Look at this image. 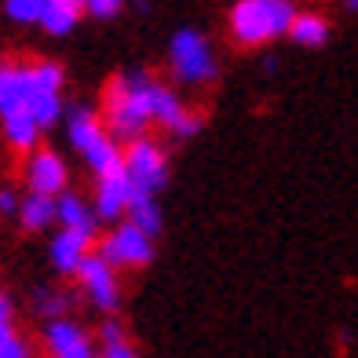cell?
Returning <instances> with one entry per match:
<instances>
[{
    "label": "cell",
    "instance_id": "1",
    "mask_svg": "<svg viewBox=\"0 0 358 358\" xmlns=\"http://www.w3.org/2000/svg\"><path fill=\"white\" fill-rule=\"evenodd\" d=\"M157 92L161 85L150 73H121L106 85V124H110V136L117 143H136L143 139V128L154 121V103H157Z\"/></svg>",
    "mask_w": 358,
    "mask_h": 358
},
{
    "label": "cell",
    "instance_id": "2",
    "mask_svg": "<svg viewBox=\"0 0 358 358\" xmlns=\"http://www.w3.org/2000/svg\"><path fill=\"white\" fill-rule=\"evenodd\" d=\"M296 15L292 0H238L231 8V34L241 48H256L289 34Z\"/></svg>",
    "mask_w": 358,
    "mask_h": 358
},
{
    "label": "cell",
    "instance_id": "3",
    "mask_svg": "<svg viewBox=\"0 0 358 358\" xmlns=\"http://www.w3.org/2000/svg\"><path fill=\"white\" fill-rule=\"evenodd\" d=\"M172 59V73L183 80V85H205V80H216V59L208 41L198 34V29H179L172 37L169 48Z\"/></svg>",
    "mask_w": 358,
    "mask_h": 358
},
{
    "label": "cell",
    "instance_id": "4",
    "mask_svg": "<svg viewBox=\"0 0 358 358\" xmlns=\"http://www.w3.org/2000/svg\"><path fill=\"white\" fill-rule=\"evenodd\" d=\"M124 169H128V179L136 187V198H154V194L165 187L169 179V161H165V150L154 143V139H136L128 143L124 150Z\"/></svg>",
    "mask_w": 358,
    "mask_h": 358
},
{
    "label": "cell",
    "instance_id": "5",
    "mask_svg": "<svg viewBox=\"0 0 358 358\" xmlns=\"http://www.w3.org/2000/svg\"><path fill=\"white\" fill-rule=\"evenodd\" d=\"M99 256L110 267H146L154 259V238H146L132 223H121L110 238H103Z\"/></svg>",
    "mask_w": 358,
    "mask_h": 358
},
{
    "label": "cell",
    "instance_id": "6",
    "mask_svg": "<svg viewBox=\"0 0 358 358\" xmlns=\"http://www.w3.org/2000/svg\"><path fill=\"white\" fill-rule=\"evenodd\" d=\"M77 278H80V285H85V292L92 296V303L99 307V311H106V315L117 311V303H121V289H117V278H113V267L106 264V259H103L99 252L88 256L85 264H80Z\"/></svg>",
    "mask_w": 358,
    "mask_h": 358
},
{
    "label": "cell",
    "instance_id": "7",
    "mask_svg": "<svg viewBox=\"0 0 358 358\" xmlns=\"http://www.w3.org/2000/svg\"><path fill=\"white\" fill-rule=\"evenodd\" d=\"M66 161H62L55 150H37L26 165V183L29 194H41V198H55V194L66 190Z\"/></svg>",
    "mask_w": 358,
    "mask_h": 358
},
{
    "label": "cell",
    "instance_id": "8",
    "mask_svg": "<svg viewBox=\"0 0 358 358\" xmlns=\"http://www.w3.org/2000/svg\"><path fill=\"white\" fill-rule=\"evenodd\" d=\"M44 344H48V351H52V358H95L92 336L70 318L48 322L44 325Z\"/></svg>",
    "mask_w": 358,
    "mask_h": 358
},
{
    "label": "cell",
    "instance_id": "9",
    "mask_svg": "<svg viewBox=\"0 0 358 358\" xmlns=\"http://www.w3.org/2000/svg\"><path fill=\"white\" fill-rule=\"evenodd\" d=\"M136 201V187L128 179V169H117L99 179V190H95V213L103 220H117L124 208H132Z\"/></svg>",
    "mask_w": 358,
    "mask_h": 358
},
{
    "label": "cell",
    "instance_id": "10",
    "mask_svg": "<svg viewBox=\"0 0 358 358\" xmlns=\"http://www.w3.org/2000/svg\"><path fill=\"white\" fill-rule=\"evenodd\" d=\"M88 249H92V238H88V234L59 231V234L52 238V264H55V271H62V274H77L80 264H85V259L92 256Z\"/></svg>",
    "mask_w": 358,
    "mask_h": 358
},
{
    "label": "cell",
    "instance_id": "11",
    "mask_svg": "<svg viewBox=\"0 0 358 358\" xmlns=\"http://www.w3.org/2000/svg\"><path fill=\"white\" fill-rule=\"evenodd\" d=\"M106 139V128L99 121V113L88 110V106H73L70 110V143L77 146L80 154H88L95 143Z\"/></svg>",
    "mask_w": 358,
    "mask_h": 358
},
{
    "label": "cell",
    "instance_id": "12",
    "mask_svg": "<svg viewBox=\"0 0 358 358\" xmlns=\"http://www.w3.org/2000/svg\"><path fill=\"white\" fill-rule=\"evenodd\" d=\"M59 223H62V231H77V234L95 238V213L77 194H62L59 198Z\"/></svg>",
    "mask_w": 358,
    "mask_h": 358
},
{
    "label": "cell",
    "instance_id": "13",
    "mask_svg": "<svg viewBox=\"0 0 358 358\" xmlns=\"http://www.w3.org/2000/svg\"><path fill=\"white\" fill-rule=\"evenodd\" d=\"M19 220L26 231H44L48 223L59 220V201L55 198H41V194H29L19 208Z\"/></svg>",
    "mask_w": 358,
    "mask_h": 358
},
{
    "label": "cell",
    "instance_id": "14",
    "mask_svg": "<svg viewBox=\"0 0 358 358\" xmlns=\"http://www.w3.org/2000/svg\"><path fill=\"white\" fill-rule=\"evenodd\" d=\"M80 8L85 4H73V0H48V11H44L41 26L48 29V34H55V37L70 34V29L77 26V19H80Z\"/></svg>",
    "mask_w": 358,
    "mask_h": 358
},
{
    "label": "cell",
    "instance_id": "15",
    "mask_svg": "<svg viewBox=\"0 0 358 358\" xmlns=\"http://www.w3.org/2000/svg\"><path fill=\"white\" fill-rule=\"evenodd\" d=\"M289 37L296 41V44H303V48H322L325 41H329V22H325L322 15L303 11V15H296V22H292Z\"/></svg>",
    "mask_w": 358,
    "mask_h": 358
},
{
    "label": "cell",
    "instance_id": "16",
    "mask_svg": "<svg viewBox=\"0 0 358 358\" xmlns=\"http://www.w3.org/2000/svg\"><path fill=\"white\" fill-rule=\"evenodd\" d=\"M62 113V103H59V92H44L34 85V95H29V117L37 121V128H52Z\"/></svg>",
    "mask_w": 358,
    "mask_h": 358
},
{
    "label": "cell",
    "instance_id": "17",
    "mask_svg": "<svg viewBox=\"0 0 358 358\" xmlns=\"http://www.w3.org/2000/svg\"><path fill=\"white\" fill-rule=\"evenodd\" d=\"M37 121L29 117V113H15V117H4V136L8 143L15 146V150H34V143H37Z\"/></svg>",
    "mask_w": 358,
    "mask_h": 358
},
{
    "label": "cell",
    "instance_id": "18",
    "mask_svg": "<svg viewBox=\"0 0 358 358\" xmlns=\"http://www.w3.org/2000/svg\"><path fill=\"white\" fill-rule=\"evenodd\" d=\"M128 223L139 227L146 238H157L161 234V213H157L154 198H136L132 208H128Z\"/></svg>",
    "mask_w": 358,
    "mask_h": 358
},
{
    "label": "cell",
    "instance_id": "19",
    "mask_svg": "<svg viewBox=\"0 0 358 358\" xmlns=\"http://www.w3.org/2000/svg\"><path fill=\"white\" fill-rule=\"evenodd\" d=\"M70 292H52V289H41L37 292V311L48 318V322H59V318H66L70 311Z\"/></svg>",
    "mask_w": 358,
    "mask_h": 358
},
{
    "label": "cell",
    "instance_id": "20",
    "mask_svg": "<svg viewBox=\"0 0 358 358\" xmlns=\"http://www.w3.org/2000/svg\"><path fill=\"white\" fill-rule=\"evenodd\" d=\"M4 11L15 22H41L44 11H48V0H8Z\"/></svg>",
    "mask_w": 358,
    "mask_h": 358
},
{
    "label": "cell",
    "instance_id": "21",
    "mask_svg": "<svg viewBox=\"0 0 358 358\" xmlns=\"http://www.w3.org/2000/svg\"><path fill=\"white\" fill-rule=\"evenodd\" d=\"M0 358H34V348H29L19 333H11V336L0 340Z\"/></svg>",
    "mask_w": 358,
    "mask_h": 358
},
{
    "label": "cell",
    "instance_id": "22",
    "mask_svg": "<svg viewBox=\"0 0 358 358\" xmlns=\"http://www.w3.org/2000/svg\"><path fill=\"white\" fill-rule=\"evenodd\" d=\"M124 8V0H85V11L95 15V19H113Z\"/></svg>",
    "mask_w": 358,
    "mask_h": 358
},
{
    "label": "cell",
    "instance_id": "23",
    "mask_svg": "<svg viewBox=\"0 0 358 358\" xmlns=\"http://www.w3.org/2000/svg\"><path fill=\"white\" fill-rule=\"evenodd\" d=\"M103 358H139V355L128 340H117V344H103Z\"/></svg>",
    "mask_w": 358,
    "mask_h": 358
},
{
    "label": "cell",
    "instance_id": "24",
    "mask_svg": "<svg viewBox=\"0 0 358 358\" xmlns=\"http://www.w3.org/2000/svg\"><path fill=\"white\" fill-rule=\"evenodd\" d=\"M11 333H15V325H11V300L0 292V340L11 336Z\"/></svg>",
    "mask_w": 358,
    "mask_h": 358
},
{
    "label": "cell",
    "instance_id": "25",
    "mask_svg": "<svg viewBox=\"0 0 358 358\" xmlns=\"http://www.w3.org/2000/svg\"><path fill=\"white\" fill-rule=\"evenodd\" d=\"M19 198H15V190H0V213H19Z\"/></svg>",
    "mask_w": 358,
    "mask_h": 358
},
{
    "label": "cell",
    "instance_id": "26",
    "mask_svg": "<svg viewBox=\"0 0 358 358\" xmlns=\"http://www.w3.org/2000/svg\"><path fill=\"white\" fill-rule=\"evenodd\" d=\"M4 85H8V66H0V92H4Z\"/></svg>",
    "mask_w": 358,
    "mask_h": 358
},
{
    "label": "cell",
    "instance_id": "27",
    "mask_svg": "<svg viewBox=\"0 0 358 358\" xmlns=\"http://www.w3.org/2000/svg\"><path fill=\"white\" fill-rule=\"evenodd\" d=\"M344 4H348L351 11H358V0H344Z\"/></svg>",
    "mask_w": 358,
    "mask_h": 358
},
{
    "label": "cell",
    "instance_id": "28",
    "mask_svg": "<svg viewBox=\"0 0 358 358\" xmlns=\"http://www.w3.org/2000/svg\"><path fill=\"white\" fill-rule=\"evenodd\" d=\"M73 4H85V0H73Z\"/></svg>",
    "mask_w": 358,
    "mask_h": 358
}]
</instances>
